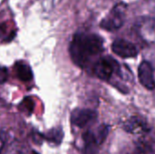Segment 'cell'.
Listing matches in <instances>:
<instances>
[{"instance_id": "cell-1", "label": "cell", "mask_w": 155, "mask_h": 154, "mask_svg": "<svg viewBox=\"0 0 155 154\" xmlns=\"http://www.w3.org/2000/svg\"><path fill=\"white\" fill-rule=\"evenodd\" d=\"M104 41L97 34L76 33L70 43L69 54L72 61L80 68H87L94 64V59L99 58L104 52Z\"/></svg>"}, {"instance_id": "cell-2", "label": "cell", "mask_w": 155, "mask_h": 154, "mask_svg": "<svg viewBox=\"0 0 155 154\" xmlns=\"http://www.w3.org/2000/svg\"><path fill=\"white\" fill-rule=\"evenodd\" d=\"M108 133L109 127L106 124H102L94 130H87L83 134L84 152L86 154H95L107 138Z\"/></svg>"}, {"instance_id": "cell-3", "label": "cell", "mask_w": 155, "mask_h": 154, "mask_svg": "<svg viewBox=\"0 0 155 154\" xmlns=\"http://www.w3.org/2000/svg\"><path fill=\"white\" fill-rule=\"evenodd\" d=\"M127 5L124 3L116 4L100 23V26L106 31H116L120 29L126 18Z\"/></svg>"}, {"instance_id": "cell-4", "label": "cell", "mask_w": 155, "mask_h": 154, "mask_svg": "<svg viewBox=\"0 0 155 154\" xmlns=\"http://www.w3.org/2000/svg\"><path fill=\"white\" fill-rule=\"evenodd\" d=\"M93 73L103 81H110L113 75L120 71L119 63L113 57L106 55L99 57L92 66Z\"/></svg>"}, {"instance_id": "cell-5", "label": "cell", "mask_w": 155, "mask_h": 154, "mask_svg": "<svg viewBox=\"0 0 155 154\" xmlns=\"http://www.w3.org/2000/svg\"><path fill=\"white\" fill-rule=\"evenodd\" d=\"M97 113L91 109H75L71 114V122L79 128L93 124L97 120Z\"/></svg>"}, {"instance_id": "cell-6", "label": "cell", "mask_w": 155, "mask_h": 154, "mask_svg": "<svg viewBox=\"0 0 155 154\" xmlns=\"http://www.w3.org/2000/svg\"><path fill=\"white\" fill-rule=\"evenodd\" d=\"M112 50L116 55L122 58H133L138 54V49L135 44L122 38L115 39L113 42Z\"/></svg>"}, {"instance_id": "cell-7", "label": "cell", "mask_w": 155, "mask_h": 154, "mask_svg": "<svg viewBox=\"0 0 155 154\" xmlns=\"http://www.w3.org/2000/svg\"><path fill=\"white\" fill-rule=\"evenodd\" d=\"M138 78L141 84L147 90H154L155 79L153 68L148 61H143L138 67Z\"/></svg>"}, {"instance_id": "cell-8", "label": "cell", "mask_w": 155, "mask_h": 154, "mask_svg": "<svg viewBox=\"0 0 155 154\" xmlns=\"http://www.w3.org/2000/svg\"><path fill=\"white\" fill-rule=\"evenodd\" d=\"M124 128L127 133L132 134H146L150 132L146 121L138 116H133L126 120Z\"/></svg>"}, {"instance_id": "cell-9", "label": "cell", "mask_w": 155, "mask_h": 154, "mask_svg": "<svg viewBox=\"0 0 155 154\" xmlns=\"http://www.w3.org/2000/svg\"><path fill=\"white\" fill-rule=\"evenodd\" d=\"M16 69H17V74L21 79L27 80L32 77V74H31L32 73L30 71V68L27 65L24 64L23 63H20V65H17Z\"/></svg>"}, {"instance_id": "cell-10", "label": "cell", "mask_w": 155, "mask_h": 154, "mask_svg": "<svg viewBox=\"0 0 155 154\" xmlns=\"http://www.w3.org/2000/svg\"><path fill=\"white\" fill-rule=\"evenodd\" d=\"M5 143H6V134L4 131L0 130V153L2 152Z\"/></svg>"}, {"instance_id": "cell-11", "label": "cell", "mask_w": 155, "mask_h": 154, "mask_svg": "<svg viewBox=\"0 0 155 154\" xmlns=\"http://www.w3.org/2000/svg\"><path fill=\"white\" fill-rule=\"evenodd\" d=\"M6 77H7V71H6V69L0 66V83L5 82Z\"/></svg>"}, {"instance_id": "cell-12", "label": "cell", "mask_w": 155, "mask_h": 154, "mask_svg": "<svg viewBox=\"0 0 155 154\" xmlns=\"http://www.w3.org/2000/svg\"><path fill=\"white\" fill-rule=\"evenodd\" d=\"M32 154H38V153H36V152H33Z\"/></svg>"}]
</instances>
